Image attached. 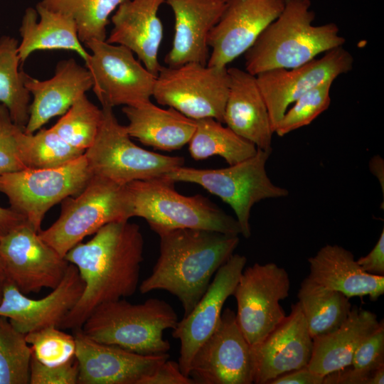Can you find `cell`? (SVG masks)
<instances>
[{
  "label": "cell",
  "mask_w": 384,
  "mask_h": 384,
  "mask_svg": "<svg viewBox=\"0 0 384 384\" xmlns=\"http://www.w3.org/2000/svg\"><path fill=\"white\" fill-rule=\"evenodd\" d=\"M124 0H41L39 4L71 16L82 43L106 41L110 16Z\"/></svg>",
  "instance_id": "cell-33"
},
{
  "label": "cell",
  "mask_w": 384,
  "mask_h": 384,
  "mask_svg": "<svg viewBox=\"0 0 384 384\" xmlns=\"http://www.w3.org/2000/svg\"><path fill=\"white\" fill-rule=\"evenodd\" d=\"M122 111L129 122L125 127L129 137L159 150L181 149L189 142L196 127V120L172 107L161 108L151 101L124 106Z\"/></svg>",
  "instance_id": "cell-28"
},
{
  "label": "cell",
  "mask_w": 384,
  "mask_h": 384,
  "mask_svg": "<svg viewBox=\"0 0 384 384\" xmlns=\"http://www.w3.org/2000/svg\"><path fill=\"white\" fill-rule=\"evenodd\" d=\"M384 383V366L375 369L370 377V384Z\"/></svg>",
  "instance_id": "cell-47"
},
{
  "label": "cell",
  "mask_w": 384,
  "mask_h": 384,
  "mask_svg": "<svg viewBox=\"0 0 384 384\" xmlns=\"http://www.w3.org/2000/svg\"><path fill=\"white\" fill-rule=\"evenodd\" d=\"M17 147L21 162L31 169L58 167L85 154L65 142L51 128H41L33 134H26L21 128L17 133Z\"/></svg>",
  "instance_id": "cell-32"
},
{
  "label": "cell",
  "mask_w": 384,
  "mask_h": 384,
  "mask_svg": "<svg viewBox=\"0 0 384 384\" xmlns=\"http://www.w3.org/2000/svg\"><path fill=\"white\" fill-rule=\"evenodd\" d=\"M188 375L195 384L253 383L252 346L235 311H222L215 329L195 353Z\"/></svg>",
  "instance_id": "cell-13"
},
{
  "label": "cell",
  "mask_w": 384,
  "mask_h": 384,
  "mask_svg": "<svg viewBox=\"0 0 384 384\" xmlns=\"http://www.w3.org/2000/svg\"><path fill=\"white\" fill-rule=\"evenodd\" d=\"M373 372L346 368L325 375L323 384H370Z\"/></svg>",
  "instance_id": "cell-43"
},
{
  "label": "cell",
  "mask_w": 384,
  "mask_h": 384,
  "mask_svg": "<svg viewBox=\"0 0 384 384\" xmlns=\"http://www.w3.org/2000/svg\"><path fill=\"white\" fill-rule=\"evenodd\" d=\"M353 62L352 54L340 46L300 66L272 69L257 75L273 131L290 104L314 87L348 73Z\"/></svg>",
  "instance_id": "cell-15"
},
{
  "label": "cell",
  "mask_w": 384,
  "mask_h": 384,
  "mask_svg": "<svg viewBox=\"0 0 384 384\" xmlns=\"http://www.w3.org/2000/svg\"><path fill=\"white\" fill-rule=\"evenodd\" d=\"M313 340L298 302L259 344L252 347L253 383L269 384L274 378L307 366Z\"/></svg>",
  "instance_id": "cell-20"
},
{
  "label": "cell",
  "mask_w": 384,
  "mask_h": 384,
  "mask_svg": "<svg viewBox=\"0 0 384 384\" xmlns=\"http://www.w3.org/2000/svg\"><path fill=\"white\" fill-rule=\"evenodd\" d=\"M284 0H225L221 16L209 33L207 65L227 67L244 54L281 14Z\"/></svg>",
  "instance_id": "cell-16"
},
{
  "label": "cell",
  "mask_w": 384,
  "mask_h": 384,
  "mask_svg": "<svg viewBox=\"0 0 384 384\" xmlns=\"http://www.w3.org/2000/svg\"><path fill=\"white\" fill-rule=\"evenodd\" d=\"M370 169L383 185V161L380 156L373 157L370 161Z\"/></svg>",
  "instance_id": "cell-46"
},
{
  "label": "cell",
  "mask_w": 384,
  "mask_h": 384,
  "mask_svg": "<svg viewBox=\"0 0 384 384\" xmlns=\"http://www.w3.org/2000/svg\"><path fill=\"white\" fill-rule=\"evenodd\" d=\"M297 298L312 338L336 329L352 308L348 297L309 277L302 282Z\"/></svg>",
  "instance_id": "cell-29"
},
{
  "label": "cell",
  "mask_w": 384,
  "mask_h": 384,
  "mask_svg": "<svg viewBox=\"0 0 384 384\" xmlns=\"http://www.w3.org/2000/svg\"><path fill=\"white\" fill-rule=\"evenodd\" d=\"M102 117V108L85 94L50 128L68 144L85 151L97 135Z\"/></svg>",
  "instance_id": "cell-34"
},
{
  "label": "cell",
  "mask_w": 384,
  "mask_h": 384,
  "mask_svg": "<svg viewBox=\"0 0 384 384\" xmlns=\"http://www.w3.org/2000/svg\"><path fill=\"white\" fill-rule=\"evenodd\" d=\"M286 270L274 262L244 268L234 289L236 319L249 344L262 342L285 318L280 301L289 296Z\"/></svg>",
  "instance_id": "cell-11"
},
{
  "label": "cell",
  "mask_w": 384,
  "mask_h": 384,
  "mask_svg": "<svg viewBox=\"0 0 384 384\" xmlns=\"http://www.w3.org/2000/svg\"><path fill=\"white\" fill-rule=\"evenodd\" d=\"M78 365L75 358L60 366H46L33 356L30 363V384H78Z\"/></svg>",
  "instance_id": "cell-40"
},
{
  "label": "cell",
  "mask_w": 384,
  "mask_h": 384,
  "mask_svg": "<svg viewBox=\"0 0 384 384\" xmlns=\"http://www.w3.org/2000/svg\"><path fill=\"white\" fill-rule=\"evenodd\" d=\"M18 53L21 64L35 51L64 50L75 52L86 63L90 53L79 38L73 18L39 3L26 9L21 27Z\"/></svg>",
  "instance_id": "cell-26"
},
{
  "label": "cell",
  "mask_w": 384,
  "mask_h": 384,
  "mask_svg": "<svg viewBox=\"0 0 384 384\" xmlns=\"http://www.w3.org/2000/svg\"><path fill=\"white\" fill-rule=\"evenodd\" d=\"M246 262L245 256L233 254L217 270L194 308L173 329L172 336L180 341L178 363L186 375L188 376L195 353L218 324L223 305L233 295Z\"/></svg>",
  "instance_id": "cell-18"
},
{
  "label": "cell",
  "mask_w": 384,
  "mask_h": 384,
  "mask_svg": "<svg viewBox=\"0 0 384 384\" xmlns=\"http://www.w3.org/2000/svg\"><path fill=\"white\" fill-rule=\"evenodd\" d=\"M356 261L362 269L369 274H384V229L371 251Z\"/></svg>",
  "instance_id": "cell-42"
},
{
  "label": "cell",
  "mask_w": 384,
  "mask_h": 384,
  "mask_svg": "<svg viewBox=\"0 0 384 384\" xmlns=\"http://www.w3.org/2000/svg\"><path fill=\"white\" fill-rule=\"evenodd\" d=\"M26 221L0 238V259L7 279L24 294L56 287L69 262Z\"/></svg>",
  "instance_id": "cell-14"
},
{
  "label": "cell",
  "mask_w": 384,
  "mask_h": 384,
  "mask_svg": "<svg viewBox=\"0 0 384 384\" xmlns=\"http://www.w3.org/2000/svg\"><path fill=\"white\" fill-rule=\"evenodd\" d=\"M83 289L78 270L71 263L59 284L41 299L28 297L7 279L0 302V316L7 318L23 334L50 326L60 328Z\"/></svg>",
  "instance_id": "cell-19"
},
{
  "label": "cell",
  "mask_w": 384,
  "mask_h": 384,
  "mask_svg": "<svg viewBox=\"0 0 384 384\" xmlns=\"http://www.w3.org/2000/svg\"><path fill=\"white\" fill-rule=\"evenodd\" d=\"M18 43L10 36L0 38V102L6 107L14 124L24 129L31 94L25 85L27 74L20 70Z\"/></svg>",
  "instance_id": "cell-31"
},
{
  "label": "cell",
  "mask_w": 384,
  "mask_h": 384,
  "mask_svg": "<svg viewBox=\"0 0 384 384\" xmlns=\"http://www.w3.org/2000/svg\"><path fill=\"white\" fill-rule=\"evenodd\" d=\"M324 376L317 374L307 366L286 373L269 384H323Z\"/></svg>",
  "instance_id": "cell-44"
},
{
  "label": "cell",
  "mask_w": 384,
  "mask_h": 384,
  "mask_svg": "<svg viewBox=\"0 0 384 384\" xmlns=\"http://www.w3.org/2000/svg\"><path fill=\"white\" fill-rule=\"evenodd\" d=\"M228 71L230 83L223 123L257 149L272 151L274 131L256 75L238 68Z\"/></svg>",
  "instance_id": "cell-24"
},
{
  "label": "cell",
  "mask_w": 384,
  "mask_h": 384,
  "mask_svg": "<svg viewBox=\"0 0 384 384\" xmlns=\"http://www.w3.org/2000/svg\"><path fill=\"white\" fill-rule=\"evenodd\" d=\"M140 384H195L193 380L182 373L179 364L168 359L153 373L144 378Z\"/></svg>",
  "instance_id": "cell-41"
},
{
  "label": "cell",
  "mask_w": 384,
  "mask_h": 384,
  "mask_svg": "<svg viewBox=\"0 0 384 384\" xmlns=\"http://www.w3.org/2000/svg\"><path fill=\"white\" fill-rule=\"evenodd\" d=\"M25 221L23 217L11 208L0 206V238Z\"/></svg>",
  "instance_id": "cell-45"
},
{
  "label": "cell",
  "mask_w": 384,
  "mask_h": 384,
  "mask_svg": "<svg viewBox=\"0 0 384 384\" xmlns=\"http://www.w3.org/2000/svg\"><path fill=\"white\" fill-rule=\"evenodd\" d=\"M143 252L140 227L129 220L105 225L70 250L65 258L77 267L84 289L60 328L80 329L98 306L132 296L139 287Z\"/></svg>",
  "instance_id": "cell-1"
},
{
  "label": "cell",
  "mask_w": 384,
  "mask_h": 384,
  "mask_svg": "<svg viewBox=\"0 0 384 384\" xmlns=\"http://www.w3.org/2000/svg\"><path fill=\"white\" fill-rule=\"evenodd\" d=\"M178 321L176 311L164 300L150 298L134 304L120 299L98 306L80 329L97 342L139 354L154 355L170 350L164 331L174 329Z\"/></svg>",
  "instance_id": "cell-4"
},
{
  "label": "cell",
  "mask_w": 384,
  "mask_h": 384,
  "mask_svg": "<svg viewBox=\"0 0 384 384\" xmlns=\"http://www.w3.org/2000/svg\"><path fill=\"white\" fill-rule=\"evenodd\" d=\"M112 109L102 107L99 132L84 154L93 176L125 186L134 181L162 177L183 166V157L163 155L135 144Z\"/></svg>",
  "instance_id": "cell-8"
},
{
  "label": "cell",
  "mask_w": 384,
  "mask_h": 384,
  "mask_svg": "<svg viewBox=\"0 0 384 384\" xmlns=\"http://www.w3.org/2000/svg\"><path fill=\"white\" fill-rule=\"evenodd\" d=\"M21 128L14 124L8 109L1 103L0 175L26 169L19 158L17 147V133Z\"/></svg>",
  "instance_id": "cell-38"
},
{
  "label": "cell",
  "mask_w": 384,
  "mask_h": 384,
  "mask_svg": "<svg viewBox=\"0 0 384 384\" xmlns=\"http://www.w3.org/2000/svg\"><path fill=\"white\" fill-rule=\"evenodd\" d=\"M165 0H124L111 17L113 28L106 41L123 46L157 76L161 65L159 50L164 28L158 16Z\"/></svg>",
  "instance_id": "cell-23"
},
{
  "label": "cell",
  "mask_w": 384,
  "mask_h": 384,
  "mask_svg": "<svg viewBox=\"0 0 384 384\" xmlns=\"http://www.w3.org/2000/svg\"><path fill=\"white\" fill-rule=\"evenodd\" d=\"M32 356L48 366L65 364L75 358V337L56 326H50L25 334Z\"/></svg>",
  "instance_id": "cell-37"
},
{
  "label": "cell",
  "mask_w": 384,
  "mask_h": 384,
  "mask_svg": "<svg viewBox=\"0 0 384 384\" xmlns=\"http://www.w3.org/2000/svg\"><path fill=\"white\" fill-rule=\"evenodd\" d=\"M229 83L227 67L198 63L175 68L162 65L152 97L192 119L213 118L223 123Z\"/></svg>",
  "instance_id": "cell-10"
},
{
  "label": "cell",
  "mask_w": 384,
  "mask_h": 384,
  "mask_svg": "<svg viewBox=\"0 0 384 384\" xmlns=\"http://www.w3.org/2000/svg\"><path fill=\"white\" fill-rule=\"evenodd\" d=\"M25 85L33 101L23 131L33 134L52 118L63 115L81 95L92 89V80L86 67L69 58L57 63L50 79L40 80L26 75Z\"/></svg>",
  "instance_id": "cell-22"
},
{
  "label": "cell",
  "mask_w": 384,
  "mask_h": 384,
  "mask_svg": "<svg viewBox=\"0 0 384 384\" xmlns=\"http://www.w3.org/2000/svg\"><path fill=\"white\" fill-rule=\"evenodd\" d=\"M174 16V35L164 62L175 68L188 63L207 65L208 36L219 21L225 0H165Z\"/></svg>",
  "instance_id": "cell-21"
},
{
  "label": "cell",
  "mask_w": 384,
  "mask_h": 384,
  "mask_svg": "<svg viewBox=\"0 0 384 384\" xmlns=\"http://www.w3.org/2000/svg\"><path fill=\"white\" fill-rule=\"evenodd\" d=\"M73 331L78 365V384H140L169 358L168 353L142 355L97 342L80 328Z\"/></svg>",
  "instance_id": "cell-17"
},
{
  "label": "cell",
  "mask_w": 384,
  "mask_h": 384,
  "mask_svg": "<svg viewBox=\"0 0 384 384\" xmlns=\"http://www.w3.org/2000/svg\"><path fill=\"white\" fill-rule=\"evenodd\" d=\"M31 356L25 334L0 316V384H28Z\"/></svg>",
  "instance_id": "cell-35"
},
{
  "label": "cell",
  "mask_w": 384,
  "mask_h": 384,
  "mask_svg": "<svg viewBox=\"0 0 384 384\" xmlns=\"http://www.w3.org/2000/svg\"><path fill=\"white\" fill-rule=\"evenodd\" d=\"M93 174L85 154L58 167L25 169L0 175V193L10 208L24 218L37 232L46 213L69 196L80 193Z\"/></svg>",
  "instance_id": "cell-9"
},
{
  "label": "cell",
  "mask_w": 384,
  "mask_h": 384,
  "mask_svg": "<svg viewBox=\"0 0 384 384\" xmlns=\"http://www.w3.org/2000/svg\"><path fill=\"white\" fill-rule=\"evenodd\" d=\"M311 0H284L279 16L244 53L245 70L257 75L277 68H294L319 54L343 46L346 39L334 23L313 24Z\"/></svg>",
  "instance_id": "cell-3"
},
{
  "label": "cell",
  "mask_w": 384,
  "mask_h": 384,
  "mask_svg": "<svg viewBox=\"0 0 384 384\" xmlns=\"http://www.w3.org/2000/svg\"><path fill=\"white\" fill-rule=\"evenodd\" d=\"M271 151L257 149L256 154L238 164L222 169L179 166L164 175L174 182L198 184L220 198L233 210L241 235L249 238L252 206L265 199L286 197L289 191L274 184L265 166Z\"/></svg>",
  "instance_id": "cell-7"
},
{
  "label": "cell",
  "mask_w": 384,
  "mask_h": 384,
  "mask_svg": "<svg viewBox=\"0 0 384 384\" xmlns=\"http://www.w3.org/2000/svg\"><path fill=\"white\" fill-rule=\"evenodd\" d=\"M309 277L348 298L368 296L376 301L384 294V276L364 271L349 250L327 244L308 259Z\"/></svg>",
  "instance_id": "cell-25"
},
{
  "label": "cell",
  "mask_w": 384,
  "mask_h": 384,
  "mask_svg": "<svg viewBox=\"0 0 384 384\" xmlns=\"http://www.w3.org/2000/svg\"><path fill=\"white\" fill-rule=\"evenodd\" d=\"M159 256L149 277L139 285L142 294L164 290L176 297L184 316L208 289L219 267L233 254L238 235L179 228L162 231Z\"/></svg>",
  "instance_id": "cell-2"
},
{
  "label": "cell",
  "mask_w": 384,
  "mask_h": 384,
  "mask_svg": "<svg viewBox=\"0 0 384 384\" xmlns=\"http://www.w3.org/2000/svg\"><path fill=\"white\" fill-rule=\"evenodd\" d=\"M196 122V129L188 143L193 159L203 160L218 155L229 165H233L256 154L257 148L252 143L215 119L203 118Z\"/></svg>",
  "instance_id": "cell-30"
},
{
  "label": "cell",
  "mask_w": 384,
  "mask_h": 384,
  "mask_svg": "<svg viewBox=\"0 0 384 384\" xmlns=\"http://www.w3.org/2000/svg\"><path fill=\"white\" fill-rule=\"evenodd\" d=\"M353 368L371 373L384 366V324L366 338L356 348L352 358Z\"/></svg>",
  "instance_id": "cell-39"
},
{
  "label": "cell",
  "mask_w": 384,
  "mask_h": 384,
  "mask_svg": "<svg viewBox=\"0 0 384 384\" xmlns=\"http://www.w3.org/2000/svg\"><path fill=\"white\" fill-rule=\"evenodd\" d=\"M85 45L91 51L85 67L102 107L135 106L150 101L156 76L132 50L106 41L91 40Z\"/></svg>",
  "instance_id": "cell-12"
},
{
  "label": "cell",
  "mask_w": 384,
  "mask_h": 384,
  "mask_svg": "<svg viewBox=\"0 0 384 384\" xmlns=\"http://www.w3.org/2000/svg\"><path fill=\"white\" fill-rule=\"evenodd\" d=\"M333 82L331 80L326 81L300 96L294 105L287 110L276 124L274 132L283 137L311 124L330 106V91Z\"/></svg>",
  "instance_id": "cell-36"
},
{
  "label": "cell",
  "mask_w": 384,
  "mask_h": 384,
  "mask_svg": "<svg viewBox=\"0 0 384 384\" xmlns=\"http://www.w3.org/2000/svg\"><path fill=\"white\" fill-rule=\"evenodd\" d=\"M380 323L373 312L352 306L347 318L336 329L312 338L308 368L325 376L348 368L356 348Z\"/></svg>",
  "instance_id": "cell-27"
},
{
  "label": "cell",
  "mask_w": 384,
  "mask_h": 384,
  "mask_svg": "<svg viewBox=\"0 0 384 384\" xmlns=\"http://www.w3.org/2000/svg\"><path fill=\"white\" fill-rule=\"evenodd\" d=\"M7 280V277L4 269L3 264L0 259V302L1 301L4 288Z\"/></svg>",
  "instance_id": "cell-48"
},
{
  "label": "cell",
  "mask_w": 384,
  "mask_h": 384,
  "mask_svg": "<svg viewBox=\"0 0 384 384\" xmlns=\"http://www.w3.org/2000/svg\"><path fill=\"white\" fill-rule=\"evenodd\" d=\"M174 183L164 176L127 184L132 216L144 218L156 234L179 228L241 234L236 218L202 195L180 194Z\"/></svg>",
  "instance_id": "cell-5"
},
{
  "label": "cell",
  "mask_w": 384,
  "mask_h": 384,
  "mask_svg": "<svg viewBox=\"0 0 384 384\" xmlns=\"http://www.w3.org/2000/svg\"><path fill=\"white\" fill-rule=\"evenodd\" d=\"M131 218L132 205L126 185L93 176L80 193L61 202L58 219L38 235L65 257L85 238L105 225Z\"/></svg>",
  "instance_id": "cell-6"
}]
</instances>
